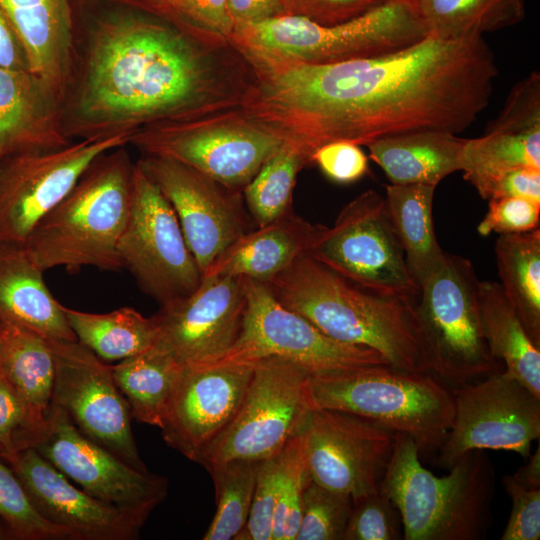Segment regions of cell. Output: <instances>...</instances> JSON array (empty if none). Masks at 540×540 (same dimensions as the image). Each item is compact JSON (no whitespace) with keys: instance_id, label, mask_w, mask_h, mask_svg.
I'll return each mask as SVG.
<instances>
[{"instance_id":"cell-1","label":"cell","mask_w":540,"mask_h":540,"mask_svg":"<svg viewBox=\"0 0 540 540\" xmlns=\"http://www.w3.org/2000/svg\"><path fill=\"white\" fill-rule=\"evenodd\" d=\"M252 80L240 108L311 163L324 144L366 146L415 131L458 134L490 101L498 75L482 35H428L399 51L307 64L240 48Z\"/></svg>"},{"instance_id":"cell-2","label":"cell","mask_w":540,"mask_h":540,"mask_svg":"<svg viewBox=\"0 0 540 540\" xmlns=\"http://www.w3.org/2000/svg\"><path fill=\"white\" fill-rule=\"evenodd\" d=\"M116 7L94 21L77 51L63 102L71 140L132 135L240 107L252 72L230 40Z\"/></svg>"},{"instance_id":"cell-3","label":"cell","mask_w":540,"mask_h":540,"mask_svg":"<svg viewBox=\"0 0 540 540\" xmlns=\"http://www.w3.org/2000/svg\"><path fill=\"white\" fill-rule=\"evenodd\" d=\"M265 285L329 337L373 349L394 368L432 373L416 300L364 288L308 254Z\"/></svg>"},{"instance_id":"cell-4","label":"cell","mask_w":540,"mask_h":540,"mask_svg":"<svg viewBox=\"0 0 540 540\" xmlns=\"http://www.w3.org/2000/svg\"><path fill=\"white\" fill-rule=\"evenodd\" d=\"M134 166L126 146L101 154L89 165L23 243L40 269L122 268L117 245L129 215Z\"/></svg>"},{"instance_id":"cell-5","label":"cell","mask_w":540,"mask_h":540,"mask_svg":"<svg viewBox=\"0 0 540 540\" xmlns=\"http://www.w3.org/2000/svg\"><path fill=\"white\" fill-rule=\"evenodd\" d=\"M444 477L423 467L414 440L395 433L379 489L396 506L405 540H482L492 524L496 473L484 450L466 452Z\"/></svg>"},{"instance_id":"cell-6","label":"cell","mask_w":540,"mask_h":540,"mask_svg":"<svg viewBox=\"0 0 540 540\" xmlns=\"http://www.w3.org/2000/svg\"><path fill=\"white\" fill-rule=\"evenodd\" d=\"M308 396L312 409L352 413L410 436L420 458L436 455L454 416L448 384L432 373L390 365L310 373Z\"/></svg>"},{"instance_id":"cell-7","label":"cell","mask_w":540,"mask_h":540,"mask_svg":"<svg viewBox=\"0 0 540 540\" xmlns=\"http://www.w3.org/2000/svg\"><path fill=\"white\" fill-rule=\"evenodd\" d=\"M429 35L413 0H388L353 19L321 25L281 15L237 28L240 48L307 64H332L393 53Z\"/></svg>"},{"instance_id":"cell-8","label":"cell","mask_w":540,"mask_h":540,"mask_svg":"<svg viewBox=\"0 0 540 540\" xmlns=\"http://www.w3.org/2000/svg\"><path fill=\"white\" fill-rule=\"evenodd\" d=\"M479 283L470 260L446 253L421 283L416 300L432 374L455 387L503 371L482 333Z\"/></svg>"},{"instance_id":"cell-9","label":"cell","mask_w":540,"mask_h":540,"mask_svg":"<svg viewBox=\"0 0 540 540\" xmlns=\"http://www.w3.org/2000/svg\"><path fill=\"white\" fill-rule=\"evenodd\" d=\"M283 141L240 107L135 131L129 140L142 155L171 159L224 186L243 191Z\"/></svg>"},{"instance_id":"cell-10","label":"cell","mask_w":540,"mask_h":540,"mask_svg":"<svg viewBox=\"0 0 540 540\" xmlns=\"http://www.w3.org/2000/svg\"><path fill=\"white\" fill-rule=\"evenodd\" d=\"M309 375L305 368L279 357L254 362L235 416L197 463L208 468L233 459L262 461L279 453L301 433L312 410Z\"/></svg>"},{"instance_id":"cell-11","label":"cell","mask_w":540,"mask_h":540,"mask_svg":"<svg viewBox=\"0 0 540 540\" xmlns=\"http://www.w3.org/2000/svg\"><path fill=\"white\" fill-rule=\"evenodd\" d=\"M307 254L364 288L413 300L419 296L385 197L375 190L348 202Z\"/></svg>"},{"instance_id":"cell-12","label":"cell","mask_w":540,"mask_h":540,"mask_svg":"<svg viewBox=\"0 0 540 540\" xmlns=\"http://www.w3.org/2000/svg\"><path fill=\"white\" fill-rule=\"evenodd\" d=\"M117 252L122 268L160 305L191 294L202 280L172 206L137 162Z\"/></svg>"},{"instance_id":"cell-13","label":"cell","mask_w":540,"mask_h":540,"mask_svg":"<svg viewBox=\"0 0 540 540\" xmlns=\"http://www.w3.org/2000/svg\"><path fill=\"white\" fill-rule=\"evenodd\" d=\"M244 280L246 308L241 331L229 351L215 363H254L274 356L310 373L389 365L373 349L329 337L281 304L264 283Z\"/></svg>"},{"instance_id":"cell-14","label":"cell","mask_w":540,"mask_h":540,"mask_svg":"<svg viewBox=\"0 0 540 540\" xmlns=\"http://www.w3.org/2000/svg\"><path fill=\"white\" fill-rule=\"evenodd\" d=\"M91 496L144 525L168 492V480L139 471L86 437L66 412L51 404L29 447Z\"/></svg>"},{"instance_id":"cell-15","label":"cell","mask_w":540,"mask_h":540,"mask_svg":"<svg viewBox=\"0 0 540 540\" xmlns=\"http://www.w3.org/2000/svg\"><path fill=\"white\" fill-rule=\"evenodd\" d=\"M452 424L436 456L450 469L470 450H504L527 459L540 437V398L504 370L456 386Z\"/></svg>"},{"instance_id":"cell-16","label":"cell","mask_w":540,"mask_h":540,"mask_svg":"<svg viewBox=\"0 0 540 540\" xmlns=\"http://www.w3.org/2000/svg\"><path fill=\"white\" fill-rule=\"evenodd\" d=\"M130 137L79 139L55 150L1 157L0 241L23 244L89 165L101 154L128 145Z\"/></svg>"},{"instance_id":"cell-17","label":"cell","mask_w":540,"mask_h":540,"mask_svg":"<svg viewBox=\"0 0 540 540\" xmlns=\"http://www.w3.org/2000/svg\"><path fill=\"white\" fill-rule=\"evenodd\" d=\"M55 360L52 403L89 439L131 467L148 472L131 428V413L108 366L76 341L48 340Z\"/></svg>"},{"instance_id":"cell-18","label":"cell","mask_w":540,"mask_h":540,"mask_svg":"<svg viewBox=\"0 0 540 540\" xmlns=\"http://www.w3.org/2000/svg\"><path fill=\"white\" fill-rule=\"evenodd\" d=\"M301 434L312 481L352 500L379 490L394 432L352 413L312 409Z\"/></svg>"},{"instance_id":"cell-19","label":"cell","mask_w":540,"mask_h":540,"mask_svg":"<svg viewBox=\"0 0 540 540\" xmlns=\"http://www.w3.org/2000/svg\"><path fill=\"white\" fill-rule=\"evenodd\" d=\"M137 163L172 206L202 275L251 230L242 191L171 159L143 155Z\"/></svg>"},{"instance_id":"cell-20","label":"cell","mask_w":540,"mask_h":540,"mask_svg":"<svg viewBox=\"0 0 540 540\" xmlns=\"http://www.w3.org/2000/svg\"><path fill=\"white\" fill-rule=\"evenodd\" d=\"M246 308L240 276H202L189 295L160 305L151 316L154 347L171 353L184 367L213 364L236 342Z\"/></svg>"},{"instance_id":"cell-21","label":"cell","mask_w":540,"mask_h":540,"mask_svg":"<svg viewBox=\"0 0 540 540\" xmlns=\"http://www.w3.org/2000/svg\"><path fill=\"white\" fill-rule=\"evenodd\" d=\"M254 363L184 367L160 430L168 446L198 462L235 416Z\"/></svg>"},{"instance_id":"cell-22","label":"cell","mask_w":540,"mask_h":540,"mask_svg":"<svg viewBox=\"0 0 540 540\" xmlns=\"http://www.w3.org/2000/svg\"><path fill=\"white\" fill-rule=\"evenodd\" d=\"M5 461L21 482L37 512L67 532L71 540H133L142 525L125 512L74 486L33 448Z\"/></svg>"},{"instance_id":"cell-23","label":"cell","mask_w":540,"mask_h":540,"mask_svg":"<svg viewBox=\"0 0 540 540\" xmlns=\"http://www.w3.org/2000/svg\"><path fill=\"white\" fill-rule=\"evenodd\" d=\"M17 32L30 71L64 102L77 59L74 0H0Z\"/></svg>"},{"instance_id":"cell-24","label":"cell","mask_w":540,"mask_h":540,"mask_svg":"<svg viewBox=\"0 0 540 540\" xmlns=\"http://www.w3.org/2000/svg\"><path fill=\"white\" fill-rule=\"evenodd\" d=\"M63 102L30 70L0 67V155L63 148Z\"/></svg>"},{"instance_id":"cell-25","label":"cell","mask_w":540,"mask_h":540,"mask_svg":"<svg viewBox=\"0 0 540 540\" xmlns=\"http://www.w3.org/2000/svg\"><path fill=\"white\" fill-rule=\"evenodd\" d=\"M324 225L292 211L250 230L231 244L202 276L231 275L268 283L317 242Z\"/></svg>"},{"instance_id":"cell-26","label":"cell","mask_w":540,"mask_h":540,"mask_svg":"<svg viewBox=\"0 0 540 540\" xmlns=\"http://www.w3.org/2000/svg\"><path fill=\"white\" fill-rule=\"evenodd\" d=\"M43 273L23 244L0 241V321L47 340L76 341L63 305L49 291Z\"/></svg>"},{"instance_id":"cell-27","label":"cell","mask_w":540,"mask_h":540,"mask_svg":"<svg viewBox=\"0 0 540 540\" xmlns=\"http://www.w3.org/2000/svg\"><path fill=\"white\" fill-rule=\"evenodd\" d=\"M465 141L457 134L426 130L383 137L366 147L391 184L437 187L445 177L461 171Z\"/></svg>"},{"instance_id":"cell-28","label":"cell","mask_w":540,"mask_h":540,"mask_svg":"<svg viewBox=\"0 0 540 540\" xmlns=\"http://www.w3.org/2000/svg\"><path fill=\"white\" fill-rule=\"evenodd\" d=\"M481 329L487 346L504 372L540 398V347L529 337L499 283L480 281Z\"/></svg>"},{"instance_id":"cell-29","label":"cell","mask_w":540,"mask_h":540,"mask_svg":"<svg viewBox=\"0 0 540 540\" xmlns=\"http://www.w3.org/2000/svg\"><path fill=\"white\" fill-rule=\"evenodd\" d=\"M0 369L35 423L44 425L55 380V360L48 340L29 329L1 322Z\"/></svg>"},{"instance_id":"cell-30","label":"cell","mask_w":540,"mask_h":540,"mask_svg":"<svg viewBox=\"0 0 540 540\" xmlns=\"http://www.w3.org/2000/svg\"><path fill=\"white\" fill-rule=\"evenodd\" d=\"M435 189V186L423 184L385 186L389 216L409 272L419 287L441 265L446 255L434 229Z\"/></svg>"},{"instance_id":"cell-31","label":"cell","mask_w":540,"mask_h":540,"mask_svg":"<svg viewBox=\"0 0 540 540\" xmlns=\"http://www.w3.org/2000/svg\"><path fill=\"white\" fill-rule=\"evenodd\" d=\"M183 370L171 353L154 346L111 366L132 418L159 428Z\"/></svg>"},{"instance_id":"cell-32","label":"cell","mask_w":540,"mask_h":540,"mask_svg":"<svg viewBox=\"0 0 540 540\" xmlns=\"http://www.w3.org/2000/svg\"><path fill=\"white\" fill-rule=\"evenodd\" d=\"M494 250L499 284L540 347V229L499 235Z\"/></svg>"},{"instance_id":"cell-33","label":"cell","mask_w":540,"mask_h":540,"mask_svg":"<svg viewBox=\"0 0 540 540\" xmlns=\"http://www.w3.org/2000/svg\"><path fill=\"white\" fill-rule=\"evenodd\" d=\"M63 311L77 341L103 361H121L155 345L157 328L152 317L131 307L97 314L63 305Z\"/></svg>"},{"instance_id":"cell-34","label":"cell","mask_w":540,"mask_h":540,"mask_svg":"<svg viewBox=\"0 0 540 540\" xmlns=\"http://www.w3.org/2000/svg\"><path fill=\"white\" fill-rule=\"evenodd\" d=\"M413 1L429 35L445 39L497 31L525 15V0Z\"/></svg>"},{"instance_id":"cell-35","label":"cell","mask_w":540,"mask_h":540,"mask_svg":"<svg viewBox=\"0 0 540 540\" xmlns=\"http://www.w3.org/2000/svg\"><path fill=\"white\" fill-rule=\"evenodd\" d=\"M261 461L233 459L206 468L216 493V512L204 540H236L251 511Z\"/></svg>"},{"instance_id":"cell-36","label":"cell","mask_w":540,"mask_h":540,"mask_svg":"<svg viewBox=\"0 0 540 540\" xmlns=\"http://www.w3.org/2000/svg\"><path fill=\"white\" fill-rule=\"evenodd\" d=\"M309 165L294 146L283 143L259 169L242 191L248 211L259 226L292 211L297 175Z\"/></svg>"},{"instance_id":"cell-37","label":"cell","mask_w":540,"mask_h":540,"mask_svg":"<svg viewBox=\"0 0 540 540\" xmlns=\"http://www.w3.org/2000/svg\"><path fill=\"white\" fill-rule=\"evenodd\" d=\"M519 167L540 169V129L485 132L481 137L466 139L461 171L470 184L479 178Z\"/></svg>"},{"instance_id":"cell-38","label":"cell","mask_w":540,"mask_h":540,"mask_svg":"<svg viewBox=\"0 0 540 540\" xmlns=\"http://www.w3.org/2000/svg\"><path fill=\"white\" fill-rule=\"evenodd\" d=\"M352 498L311 482L305 488L295 540H342Z\"/></svg>"},{"instance_id":"cell-39","label":"cell","mask_w":540,"mask_h":540,"mask_svg":"<svg viewBox=\"0 0 540 540\" xmlns=\"http://www.w3.org/2000/svg\"><path fill=\"white\" fill-rule=\"evenodd\" d=\"M286 464L273 515L271 540H295L301 519L303 493L311 482L302 434L286 445Z\"/></svg>"},{"instance_id":"cell-40","label":"cell","mask_w":540,"mask_h":540,"mask_svg":"<svg viewBox=\"0 0 540 540\" xmlns=\"http://www.w3.org/2000/svg\"><path fill=\"white\" fill-rule=\"evenodd\" d=\"M0 516L10 527L14 539L71 540L67 532L49 523L37 512L11 467L2 462Z\"/></svg>"},{"instance_id":"cell-41","label":"cell","mask_w":540,"mask_h":540,"mask_svg":"<svg viewBox=\"0 0 540 540\" xmlns=\"http://www.w3.org/2000/svg\"><path fill=\"white\" fill-rule=\"evenodd\" d=\"M402 522L394 503L380 489L352 500L342 540L403 539Z\"/></svg>"},{"instance_id":"cell-42","label":"cell","mask_w":540,"mask_h":540,"mask_svg":"<svg viewBox=\"0 0 540 540\" xmlns=\"http://www.w3.org/2000/svg\"><path fill=\"white\" fill-rule=\"evenodd\" d=\"M285 464V448L260 462L250 515L236 540H271L273 515Z\"/></svg>"},{"instance_id":"cell-43","label":"cell","mask_w":540,"mask_h":540,"mask_svg":"<svg viewBox=\"0 0 540 540\" xmlns=\"http://www.w3.org/2000/svg\"><path fill=\"white\" fill-rule=\"evenodd\" d=\"M42 426L32 419L26 404L0 369V458L5 460L28 448L32 436Z\"/></svg>"},{"instance_id":"cell-44","label":"cell","mask_w":540,"mask_h":540,"mask_svg":"<svg viewBox=\"0 0 540 540\" xmlns=\"http://www.w3.org/2000/svg\"><path fill=\"white\" fill-rule=\"evenodd\" d=\"M540 129V74L534 71L511 89L503 109L485 132Z\"/></svg>"},{"instance_id":"cell-45","label":"cell","mask_w":540,"mask_h":540,"mask_svg":"<svg viewBox=\"0 0 540 540\" xmlns=\"http://www.w3.org/2000/svg\"><path fill=\"white\" fill-rule=\"evenodd\" d=\"M488 201V211L477 226L480 235L516 234L539 228L540 203L521 197H500Z\"/></svg>"},{"instance_id":"cell-46","label":"cell","mask_w":540,"mask_h":540,"mask_svg":"<svg viewBox=\"0 0 540 540\" xmlns=\"http://www.w3.org/2000/svg\"><path fill=\"white\" fill-rule=\"evenodd\" d=\"M512 500V509L501 540H538L540 538V489H529L514 480L502 478Z\"/></svg>"},{"instance_id":"cell-47","label":"cell","mask_w":540,"mask_h":540,"mask_svg":"<svg viewBox=\"0 0 540 540\" xmlns=\"http://www.w3.org/2000/svg\"><path fill=\"white\" fill-rule=\"evenodd\" d=\"M311 163L327 178L341 184L358 181L369 171L367 155L360 145L348 141L322 145L312 154Z\"/></svg>"},{"instance_id":"cell-48","label":"cell","mask_w":540,"mask_h":540,"mask_svg":"<svg viewBox=\"0 0 540 540\" xmlns=\"http://www.w3.org/2000/svg\"><path fill=\"white\" fill-rule=\"evenodd\" d=\"M388 0H281L284 15L300 16L321 25L353 19Z\"/></svg>"},{"instance_id":"cell-49","label":"cell","mask_w":540,"mask_h":540,"mask_svg":"<svg viewBox=\"0 0 540 540\" xmlns=\"http://www.w3.org/2000/svg\"><path fill=\"white\" fill-rule=\"evenodd\" d=\"M483 199L521 197L540 203V169L519 167L471 183Z\"/></svg>"},{"instance_id":"cell-50","label":"cell","mask_w":540,"mask_h":540,"mask_svg":"<svg viewBox=\"0 0 540 540\" xmlns=\"http://www.w3.org/2000/svg\"><path fill=\"white\" fill-rule=\"evenodd\" d=\"M172 8L187 24L231 41L235 25L227 0H170Z\"/></svg>"},{"instance_id":"cell-51","label":"cell","mask_w":540,"mask_h":540,"mask_svg":"<svg viewBox=\"0 0 540 540\" xmlns=\"http://www.w3.org/2000/svg\"><path fill=\"white\" fill-rule=\"evenodd\" d=\"M235 30L284 15L281 0H227Z\"/></svg>"},{"instance_id":"cell-52","label":"cell","mask_w":540,"mask_h":540,"mask_svg":"<svg viewBox=\"0 0 540 540\" xmlns=\"http://www.w3.org/2000/svg\"><path fill=\"white\" fill-rule=\"evenodd\" d=\"M0 67L19 70H30L24 46L11 24L8 16L0 6Z\"/></svg>"},{"instance_id":"cell-53","label":"cell","mask_w":540,"mask_h":540,"mask_svg":"<svg viewBox=\"0 0 540 540\" xmlns=\"http://www.w3.org/2000/svg\"><path fill=\"white\" fill-rule=\"evenodd\" d=\"M97 2L108 3L118 7L135 9L147 12L169 21H172L185 28H192L191 25L184 22L172 8L170 0H94Z\"/></svg>"},{"instance_id":"cell-54","label":"cell","mask_w":540,"mask_h":540,"mask_svg":"<svg viewBox=\"0 0 540 540\" xmlns=\"http://www.w3.org/2000/svg\"><path fill=\"white\" fill-rule=\"evenodd\" d=\"M515 481L529 489H540V446L528 462L511 474Z\"/></svg>"},{"instance_id":"cell-55","label":"cell","mask_w":540,"mask_h":540,"mask_svg":"<svg viewBox=\"0 0 540 540\" xmlns=\"http://www.w3.org/2000/svg\"><path fill=\"white\" fill-rule=\"evenodd\" d=\"M0 539H14L10 527L0 516Z\"/></svg>"},{"instance_id":"cell-56","label":"cell","mask_w":540,"mask_h":540,"mask_svg":"<svg viewBox=\"0 0 540 540\" xmlns=\"http://www.w3.org/2000/svg\"><path fill=\"white\" fill-rule=\"evenodd\" d=\"M0 329H1V322H0Z\"/></svg>"},{"instance_id":"cell-57","label":"cell","mask_w":540,"mask_h":540,"mask_svg":"<svg viewBox=\"0 0 540 540\" xmlns=\"http://www.w3.org/2000/svg\"><path fill=\"white\" fill-rule=\"evenodd\" d=\"M0 158H1V155H0Z\"/></svg>"}]
</instances>
